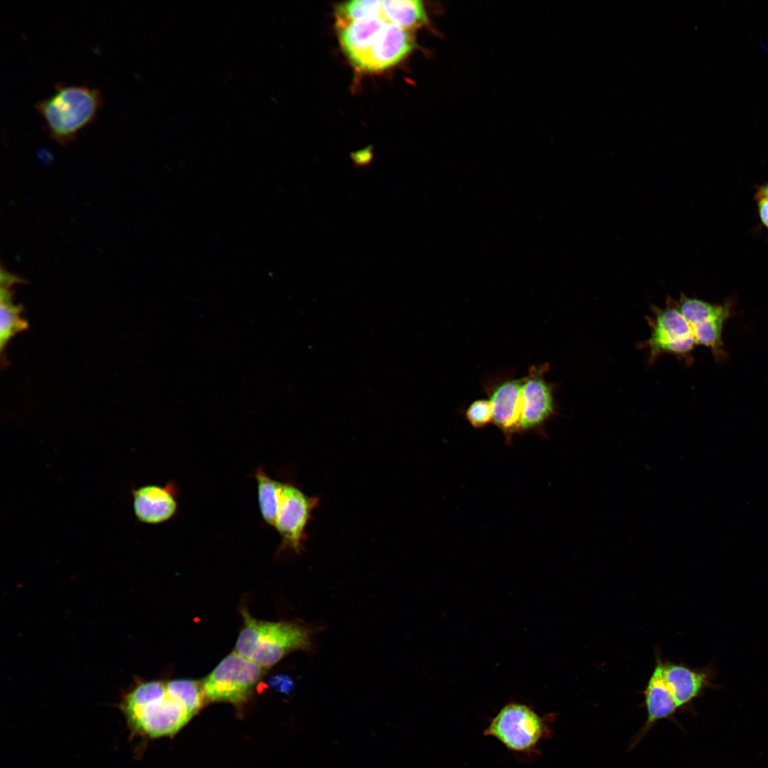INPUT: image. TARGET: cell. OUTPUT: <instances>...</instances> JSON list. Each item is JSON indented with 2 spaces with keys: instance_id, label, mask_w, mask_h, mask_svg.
Wrapping results in <instances>:
<instances>
[{
  "instance_id": "1",
  "label": "cell",
  "mask_w": 768,
  "mask_h": 768,
  "mask_svg": "<svg viewBox=\"0 0 768 768\" xmlns=\"http://www.w3.org/2000/svg\"><path fill=\"white\" fill-rule=\"evenodd\" d=\"M119 708L132 739L174 735L196 715L161 681L137 683L122 696Z\"/></svg>"
},
{
  "instance_id": "2",
  "label": "cell",
  "mask_w": 768,
  "mask_h": 768,
  "mask_svg": "<svg viewBox=\"0 0 768 768\" xmlns=\"http://www.w3.org/2000/svg\"><path fill=\"white\" fill-rule=\"evenodd\" d=\"M243 626L235 651L264 668L273 666L295 651L312 649L314 630L296 622L257 619L243 609Z\"/></svg>"
},
{
  "instance_id": "3",
  "label": "cell",
  "mask_w": 768,
  "mask_h": 768,
  "mask_svg": "<svg viewBox=\"0 0 768 768\" xmlns=\"http://www.w3.org/2000/svg\"><path fill=\"white\" fill-rule=\"evenodd\" d=\"M103 104L100 90L87 85H57L36 105L52 139L66 146L97 118Z\"/></svg>"
},
{
  "instance_id": "4",
  "label": "cell",
  "mask_w": 768,
  "mask_h": 768,
  "mask_svg": "<svg viewBox=\"0 0 768 768\" xmlns=\"http://www.w3.org/2000/svg\"><path fill=\"white\" fill-rule=\"evenodd\" d=\"M265 668L236 651L229 654L203 681L206 700L234 704L244 702L253 693Z\"/></svg>"
},
{
  "instance_id": "5",
  "label": "cell",
  "mask_w": 768,
  "mask_h": 768,
  "mask_svg": "<svg viewBox=\"0 0 768 768\" xmlns=\"http://www.w3.org/2000/svg\"><path fill=\"white\" fill-rule=\"evenodd\" d=\"M652 316L649 317L651 334L644 342L649 349V359L654 362L663 353L673 354L688 359L697 342L693 329L687 319L673 304L668 297L663 308L651 307Z\"/></svg>"
},
{
  "instance_id": "6",
  "label": "cell",
  "mask_w": 768,
  "mask_h": 768,
  "mask_svg": "<svg viewBox=\"0 0 768 768\" xmlns=\"http://www.w3.org/2000/svg\"><path fill=\"white\" fill-rule=\"evenodd\" d=\"M545 732V722L530 707L510 703L491 720L484 733L510 750L523 752L533 750Z\"/></svg>"
},
{
  "instance_id": "7",
  "label": "cell",
  "mask_w": 768,
  "mask_h": 768,
  "mask_svg": "<svg viewBox=\"0 0 768 768\" xmlns=\"http://www.w3.org/2000/svg\"><path fill=\"white\" fill-rule=\"evenodd\" d=\"M671 300L691 325L697 345L710 348L717 359L722 358L725 353L722 329L732 314L730 302L713 304L683 293L677 300Z\"/></svg>"
},
{
  "instance_id": "8",
  "label": "cell",
  "mask_w": 768,
  "mask_h": 768,
  "mask_svg": "<svg viewBox=\"0 0 768 768\" xmlns=\"http://www.w3.org/2000/svg\"><path fill=\"white\" fill-rule=\"evenodd\" d=\"M318 500L309 497L295 486L284 484L274 527L282 543L295 552L302 550L304 530Z\"/></svg>"
},
{
  "instance_id": "9",
  "label": "cell",
  "mask_w": 768,
  "mask_h": 768,
  "mask_svg": "<svg viewBox=\"0 0 768 768\" xmlns=\"http://www.w3.org/2000/svg\"><path fill=\"white\" fill-rule=\"evenodd\" d=\"M548 366H533L524 376L520 431L538 428L555 413L553 387L545 378Z\"/></svg>"
},
{
  "instance_id": "10",
  "label": "cell",
  "mask_w": 768,
  "mask_h": 768,
  "mask_svg": "<svg viewBox=\"0 0 768 768\" xmlns=\"http://www.w3.org/2000/svg\"><path fill=\"white\" fill-rule=\"evenodd\" d=\"M415 46L412 31L388 21L355 67L368 72L388 68L401 61Z\"/></svg>"
},
{
  "instance_id": "11",
  "label": "cell",
  "mask_w": 768,
  "mask_h": 768,
  "mask_svg": "<svg viewBox=\"0 0 768 768\" xmlns=\"http://www.w3.org/2000/svg\"><path fill=\"white\" fill-rule=\"evenodd\" d=\"M524 377L491 382L485 389L492 406L493 422L507 437L520 431Z\"/></svg>"
},
{
  "instance_id": "12",
  "label": "cell",
  "mask_w": 768,
  "mask_h": 768,
  "mask_svg": "<svg viewBox=\"0 0 768 768\" xmlns=\"http://www.w3.org/2000/svg\"><path fill=\"white\" fill-rule=\"evenodd\" d=\"M663 671L678 708L690 703L705 690L717 686L715 683L717 670L712 664L703 668H693L683 662L663 659Z\"/></svg>"
},
{
  "instance_id": "13",
  "label": "cell",
  "mask_w": 768,
  "mask_h": 768,
  "mask_svg": "<svg viewBox=\"0 0 768 768\" xmlns=\"http://www.w3.org/2000/svg\"><path fill=\"white\" fill-rule=\"evenodd\" d=\"M173 484L166 486L146 485L132 491L133 508L137 519L148 524H158L171 518L177 511Z\"/></svg>"
},
{
  "instance_id": "14",
  "label": "cell",
  "mask_w": 768,
  "mask_h": 768,
  "mask_svg": "<svg viewBox=\"0 0 768 768\" xmlns=\"http://www.w3.org/2000/svg\"><path fill=\"white\" fill-rule=\"evenodd\" d=\"M21 278L1 269L0 291V350L4 353L10 340L17 334L28 330V322L22 316L23 307L13 300L11 287L22 283Z\"/></svg>"
},
{
  "instance_id": "15",
  "label": "cell",
  "mask_w": 768,
  "mask_h": 768,
  "mask_svg": "<svg viewBox=\"0 0 768 768\" xmlns=\"http://www.w3.org/2000/svg\"><path fill=\"white\" fill-rule=\"evenodd\" d=\"M663 660L661 655L656 652L655 666L644 691L647 712L644 728L646 731L656 721L673 715L678 709L664 678Z\"/></svg>"
},
{
  "instance_id": "16",
  "label": "cell",
  "mask_w": 768,
  "mask_h": 768,
  "mask_svg": "<svg viewBox=\"0 0 768 768\" xmlns=\"http://www.w3.org/2000/svg\"><path fill=\"white\" fill-rule=\"evenodd\" d=\"M387 22L383 18H369L336 28L341 48L354 66L372 46Z\"/></svg>"
},
{
  "instance_id": "17",
  "label": "cell",
  "mask_w": 768,
  "mask_h": 768,
  "mask_svg": "<svg viewBox=\"0 0 768 768\" xmlns=\"http://www.w3.org/2000/svg\"><path fill=\"white\" fill-rule=\"evenodd\" d=\"M383 17L387 21L412 31L429 22L424 3L419 0L381 1Z\"/></svg>"
},
{
  "instance_id": "18",
  "label": "cell",
  "mask_w": 768,
  "mask_h": 768,
  "mask_svg": "<svg viewBox=\"0 0 768 768\" xmlns=\"http://www.w3.org/2000/svg\"><path fill=\"white\" fill-rule=\"evenodd\" d=\"M255 476L262 516L267 523L274 527L284 484L271 479L262 467L256 470Z\"/></svg>"
},
{
  "instance_id": "19",
  "label": "cell",
  "mask_w": 768,
  "mask_h": 768,
  "mask_svg": "<svg viewBox=\"0 0 768 768\" xmlns=\"http://www.w3.org/2000/svg\"><path fill=\"white\" fill-rule=\"evenodd\" d=\"M383 17L381 1L353 0L340 4L336 8V25L341 27L363 19Z\"/></svg>"
},
{
  "instance_id": "20",
  "label": "cell",
  "mask_w": 768,
  "mask_h": 768,
  "mask_svg": "<svg viewBox=\"0 0 768 768\" xmlns=\"http://www.w3.org/2000/svg\"><path fill=\"white\" fill-rule=\"evenodd\" d=\"M466 418L474 428H481L493 421L492 406L489 399L473 401L466 410Z\"/></svg>"
},
{
  "instance_id": "21",
  "label": "cell",
  "mask_w": 768,
  "mask_h": 768,
  "mask_svg": "<svg viewBox=\"0 0 768 768\" xmlns=\"http://www.w3.org/2000/svg\"><path fill=\"white\" fill-rule=\"evenodd\" d=\"M754 198L760 222L768 231V199L756 195Z\"/></svg>"
},
{
  "instance_id": "22",
  "label": "cell",
  "mask_w": 768,
  "mask_h": 768,
  "mask_svg": "<svg viewBox=\"0 0 768 768\" xmlns=\"http://www.w3.org/2000/svg\"><path fill=\"white\" fill-rule=\"evenodd\" d=\"M755 195L768 199V181L757 188Z\"/></svg>"
}]
</instances>
